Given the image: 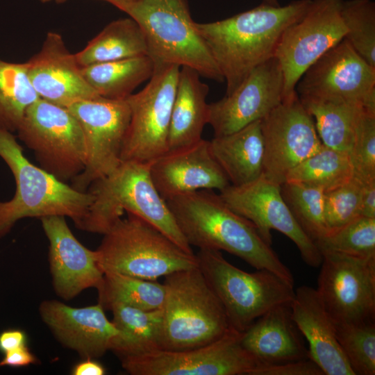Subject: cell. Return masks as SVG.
Instances as JSON below:
<instances>
[{
    "instance_id": "cell-23",
    "label": "cell",
    "mask_w": 375,
    "mask_h": 375,
    "mask_svg": "<svg viewBox=\"0 0 375 375\" xmlns=\"http://www.w3.org/2000/svg\"><path fill=\"white\" fill-rule=\"evenodd\" d=\"M290 306L294 322L308 342V358L324 375H354L337 340L333 320L316 289L299 287Z\"/></svg>"
},
{
    "instance_id": "cell-5",
    "label": "cell",
    "mask_w": 375,
    "mask_h": 375,
    "mask_svg": "<svg viewBox=\"0 0 375 375\" xmlns=\"http://www.w3.org/2000/svg\"><path fill=\"white\" fill-rule=\"evenodd\" d=\"M162 349L210 344L231 327L225 310L198 266L165 276Z\"/></svg>"
},
{
    "instance_id": "cell-8",
    "label": "cell",
    "mask_w": 375,
    "mask_h": 375,
    "mask_svg": "<svg viewBox=\"0 0 375 375\" xmlns=\"http://www.w3.org/2000/svg\"><path fill=\"white\" fill-rule=\"evenodd\" d=\"M197 266L221 302L230 327L244 332L271 308L290 304L294 284L267 269L249 273L227 261L220 251L199 249Z\"/></svg>"
},
{
    "instance_id": "cell-26",
    "label": "cell",
    "mask_w": 375,
    "mask_h": 375,
    "mask_svg": "<svg viewBox=\"0 0 375 375\" xmlns=\"http://www.w3.org/2000/svg\"><path fill=\"white\" fill-rule=\"evenodd\" d=\"M195 70L181 67L172 106L168 150L192 144L201 139L208 124V85Z\"/></svg>"
},
{
    "instance_id": "cell-39",
    "label": "cell",
    "mask_w": 375,
    "mask_h": 375,
    "mask_svg": "<svg viewBox=\"0 0 375 375\" xmlns=\"http://www.w3.org/2000/svg\"><path fill=\"white\" fill-rule=\"evenodd\" d=\"M353 176L362 183L375 181V113L364 110L360 114L350 153Z\"/></svg>"
},
{
    "instance_id": "cell-4",
    "label": "cell",
    "mask_w": 375,
    "mask_h": 375,
    "mask_svg": "<svg viewBox=\"0 0 375 375\" xmlns=\"http://www.w3.org/2000/svg\"><path fill=\"white\" fill-rule=\"evenodd\" d=\"M0 156L16 183L14 197L0 201V238L26 217H68L79 225L92 202L90 192L79 191L31 163L12 132L1 127Z\"/></svg>"
},
{
    "instance_id": "cell-47",
    "label": "cell",
    "mask_w": 375,
    "mask_h": 375,
    "mask_svg": "<svg viewBox=\"0 0 375 375\" xmlns=\"http://www.w3.org/2000/svg\"><path fill=\"white\" fill-rule=\"evenodd\" d=\"M40 1L43 2V3L54 1L56 3H64L67 0H40Z\"/></svg>"
},
{
    "instance_id": "cell-18",
    "label": "cell",
    "mask_w": 375,
    "mask_h": 375,
    "mask_svg": "<svg viewBox=\"0 0 375 375\" xmlns=\"http://www.w3.org/2000/svg\"><path fill=\"white\" fill-rule=\"evenodd\" d=\"M283 88L281 65L272 57L255 68L230 94L208 103V124L215 137L262 119L283 102Z\"/></svg>"
},
{
    "instance_id": "cell-12",
    "label": "cell",
    "mask_w": 375,
    "mask_h": 375,
    "mask_svg": "<svg viewBox=\"0 0 375 375\" xmlns=\"http://www.w3.org/2000/svg\"><path fill=\"white\" fill-rule=\"evenodd\" d=\"M342 1L311 0L305 14L283 33L274 57L283 74V101L297 94V84L306 70L344 38Z\"/></svg>"
},
{
    "instance_id": "cell-19",
    "label": "cell",
    "mask_w": 375,
    "mask_h": 375,
    "mask_svg": "<svg viewBox=\"0 0 375 375\" xmlns=\"http://www.w3.org/2000/svg\"><path fill=\"white\" fill-rule=\"evenodd\" d=\"M49 240V263L56 294L71 300L89 288L97 289L103 280L96 250L82 244L69 228L65 217L49 216L40 219Z\"/></svg>"
},
{
    "instance_id": "cell-11",
    "label": "cell",
    "mask_w": 375,
    "mask_h": 375,
    "mask_svg": "<svg viewBox=\"0 0 375 375\" xmlns=\"http://www.w3.org/2000/svg\"><path fill=\"white\" fill-rule=\"evenodd\" d=\"M242 333L230 328L215 341L184 350H157L119 358L131 375H252L256 360L241 344Z\"/></svg>"
},
{
    "instance_id": "cell-34",
    "label": "cell",
    "mask_w": 375,
    "mask_h": 375,
    "mask_svg": "<svg viewBox=\"0 0 375 375\" xmlns=\"http://www.w3.org/2000/svg\"><path fill=\"white\" fill-rule=\"evenodd\" d=\"M282 197L296 221L315 242L328 233L324 211L325 192L300 183L285 182Z\"/></svg>"
},
{
    "instance_id": "cell-13",
    "label": "cell",
    "mask_w": 375,
    "mask_h": 375,
    "mask_svg": "<svg viewBox=\"0 0 375 375\" xmlns=\"http://www.w3.org/2000/svg\"><path fill=\"white\" fill-rule=\"evenodd\" d=\"M67 108L78 120L84 137L86 161L72 186L86 192L94 181L111 173L122 162L120 153L131 118L126 99L102 97L76 102Z\"/></svg>"
},
{
    "instance_id": "cell-31",
    "label": "cell",
    "mask_w": 375,
    "mask_h": 375,
    "mask_svg": "<svg viewBox=\"0 0 375 375\" xmlns=\"http://www.w3.org/2000/svg\"><path fill=\"white\" fill-rule=\"evenodd\" d=\"M98 303L104 309L122 303L142 310L162 308L165 288L156 280H146L126 274L107 272L97 289Z\"/></svg>"
},
{
    "instance_id": "cell-36",
    "label": "cell",
    "mask_w": 375,
    "mask_h": 375,
    "mask_svg": "<svg viewBox=\"0 0 375 375\" xmlns=\"http://www.w3.org/2000/svg\"><path fill=\"white\" fill-rule=\"evenodd\" d=\"M341 16L347 29L344 39L375 67V3L371 0H343Z\"/></svg>"
},
{
    "instance_id": "cell-1",
    "label": "cell",
    "mask_w": 375,
    "mask_h": 375,
    "mask_svg": "<svg viewBox=\"0 0 375 375\" xmlns=\"http://www.w3.org/2000/svg\"><path fill=\"white\" fill-rule=\"evenodd\" d=\"M310 3L311 0H295L283 6L262 3L222 20L197 23L226 83V95L255 68L274 57L284 31L305 14Z\"/></svg>"
},
{
    "instance_id": "cell-16",
    "label": "cell",
    "mask_w": 375,
    "mask_h": 375,
    "mask_svg": "<svg viewBox=\"0 0 375 375\" xmlns=\"http://www.w3.org/2000/svg\"><path fill=\"white\" fill-rule=\"evenodd\" d=\"M219 194L231 210L255 226L269 245L272 244L271 231H278L297 245L303 260L308 265L320 266L322 253L292 214L282 197L281 185L262 174L248 184L230 185Z\"/></svg>"
},
{
    "instance_id": "cell-38",
    "label": "cell",
    "mask_w": 375,
    "mask_h": 375,
    "mask_svg": "<svg viewBox=\"0 0 375 375\" xmlns=\"http://www.w3.org/2000/svg\"><path fill=\"white\" fill-rule=\"evenodd\" d=\"M362 183L353 176L346 183L325 192L324 211L328 233L360 216Z\"/></svg>"
},
{
    "instance_id": "cell-25",
    "label": "cell",
    "mask_w": 375,
    "mask_h": 375,
    "mask_svg": "<svg viewBox=\"0 0 375 375\" xmlns=\"http://www.w3.org/2000/svg\"><path fill=\"white\" fill-rule=\"evenodd\" d=\"M210 149L230 184L241 186L263 173L264 142L260 120L209 141Z\"/></svg>"
},
{
    "instance_id": "cell-45",
    "label": "cell",
    "mask_w": 375,
    "mask_h": 375,
    "mask_svg": "<svg viewBox=\"0 0 375 375\" xmlns=\"http://www.w3.org/2000/svg\"><path fill=\"white\" fill-rule=\"evenodd\" d=\"M103 1H105L111 3L115 7H117L118 9L122 10L124 8L135 2L138 0H103Z\"/></svg>"
},
{
    "instance_id": "cell-15",
    "label": "cell",
    "mask_w": 375,
    "mask_h": 375,
    "mask_svg": "<svg viewBox=\"0 0 375 375\" xmlns=\"http://www.w3.org/2000/svg\"><path fill=\"white\" fill-rule=\"evenodd\" d=\"M296 88L299 98L356 102L375 113V67L344 38L306 70Z\"/></svg>"
},
{
    "instance_id": "cell-27",
    "label": "cell",
    "mask_w": 375,
    "mask_h": 375,
    "mask_svg": "<svg viewBox=\"0 0 375 375\" xmlns=\"http://www.w3.org/2000/svg\"><path fill=\"white\" fill-rule=\"evenodd\" d=\"M108 310L119 331L110 351L119 358L162 349V308L146 310L115 303Z\"/></svg>"
},
{
    "instance_id": "cell-22",
    "label": "cell",
    "mask_w": 375,
    "mask_h": 375,
    "mask_svg": "<svg viewBox=\"0 0 375 375\" xmlns=\"http://www.w3.org/2000/svg\"><path fill=\"white\" fill-rule=\"evenodd\" d=\"M30 81L40 99L68 107L100 97L85 81L75 53L62 36L49 32L41 49L26 62Z\"/></svg>"
},
{
    "instance_id": "cell-33",
    "label": "cell",
    "mask_w": 375,
    "mask_h": 375,
    "mask_svg": "<svg viewBox=\"0 0 375 375\" xmlns=\"http://www.w3.org/2000/svg\"><path fill=\"white\" fill-rule=\"evenodd\" d=\"M353 176L350 156L322 145L319 150L291 169L285 182L315 186L326 192L346 183Z\"/></svg>"
},
{
    "instance_id": "cell-17",
    "label": "cell",
    "mask_w": 375,
    "mask_h": 375,
    "mask_svg": "<svg viewBox=\"0 0 375 375\" xmlns=\"http://www.w3.org/2000/svg\"><path fill=\"white\" fill-rule=\"evenodd\" d=\"M263 174L282 185L288 172L322 147L312 117L297 93L260 120Z\"/></svg>"
},
{
    "instance_id": "cell-41",
    "label": "cell",
    "mask_w": 375,
    "mask_h": 375,
    "mask_svg": "<svg viewBox=\"0 0 375 375\" xmlns=\"http://www.w3.org/2000/svg\"><path fill=\"white\" fill-rule=\"evenodd\" d=\"M38 361L27 345H24L4 353L3 358L0 360V367H24L36 364Z\"/></svg>"
},
{
    "instance_id": "cell-28",
    "label": "cell",
    "mask_w": 375,
    "mask_h": 375,
    "mask_svg": "<svg viewBox=\"0 0 375 375\" xmlns=\"http://www.w3.org/2000/svg\"><path fill=\"white\" fill-rule=\"evenodd\" d=\"M299 99L312 117L322 144L350 155L358 118L366 109L358 103L342 99Z\"/></svg>"
},
{
    "instance_id": "cell-40",
    "label": "cell",
    "mask_w": 375,
    "mask_h": 375,
    "mask_svg": "<svg viewBox=\"0 0 375 375\" xmlns=\"http://www.w3.org/2000/svg\"><path fill=\"white\" fill-rule=\"evenodd\" d=\"M252 375H324L312 360L306 358L279 364L258 366Z\"/></svg>"
},
{
    "instance_id": "cell-46",
    "label": "cell",
    "mask_w": 375,
    "mask_h": 375,
    "mask_svg": "<svg viewBox=\"0 0 375 375\" xmlns=\"http://www.w3.org/2000/svg\"><path fill=\"white\" fill-rule=\"evenodd\" d=\"M262 3L274 6H280L278 0H262Z\"/></svg>"
},
{
    "instance_id": "cell-32",
    "label": "cell",
    "mask_w": 375,
    "mask_h": 375,
    "mask_svg": "<svg viewBox=\"0 0 375 375\" xmlns=\"http://www.w3.org/2000/svg\"><path fill=\"white\" fill-rule=\"evenodd\" d=\"M39 99L26 62L0 59V127L10 132L17 131L26 110Z\"/></svg>"
},
{
    "instance_id": "cell-30",
    "label": "cell",
    "mask_w": 375,
    "mask_h": 375,
    "mask_svg": "<svg viewBox=\"0 0 375 375\" xmlns=\"http://www.w3.org/2000/svg\"><path fill=\"white\" fill-rule=\"evenodd\" d=\"M154 65L149 55H142L93 64L81 69L85 81L100 97L124 99L151 78Z\"/></svg>"
},
{
    "instance_id": "cell-9",
    "label": "cell",
    "mask_w": 375,
    "mask_h": 375,
    "mask_svg": "<svg viewBox=\"0 0 375 375\" xmlns=\"http://www.w3.org/2000/svg\"><path fill=\"white\" fill-rule=\"evenodd\" d=\"M17 132L40 167L59 180L72 181L84 169L83 133L66 107L40 98L26 110Z\"/></svg>"
},
{
    "instance_id": "cell-7",
    "label": "cell",
    "mask_w": 375,
    "mask_h": 375,
    "mask_svg": "<svg viewBox=\"0 0 375 375\" xmlns=\"http://www.w3.org/2000/svg\"><path fill=\"white\" fill-rule=\"evenodd\" d=\"M103 273L117 272L157 280L197 266L196 256L178 246L142 218L128 213L106 233L96 249Z\"/></svg>"
},
{
    "instance_id": "cell-20",
    "label": "cell",
    "mask_w": 375,
    "mask_h": 375,
    "mask_svg": "<svg viewBox=\"0 0 375 375\" xmlns=\"http://www.w3.org/2000/svg\"><path fill=\"white\" fill-rule=\"evenodd\" d=\"M153 183L163 199L200 190L219 192L230 183L212 156L209 141L168 150L149 162Z\"/></svg>"
},
{
    "instance_id": "cell-43",
    "label": "cell",
    "mask_w": 375,
    "mask_h": 375,
    "mask_svg": "<svg viewBox=\"0 0 375 375\" xmlns=\"http://www.w3.org/2000/svg\"><path fill=\"white\" fill-rule=\"evenodd\" d=\"M360 216L375 218V181L362 183Z\"/></svg>"
},
{
    "instance_id": "cell-3",
    "label": "cell",
    "mask_w": 375,
    "mask_h": 375,
    "mask_svg": "<svg viewBox=\"0 0 375 375\" xmlns=\"http://www.w3.org/2000/svg\"><path fill=\"white\" fill-rule=\"evenodd\" d=\"M87 191L92 200L78 228L103 235L126 211L149 222L186 252L194 253L167 201L153 183L149 162L122 161Z\"/></svg>"
},
{
    "instance_id": "cell-10",
    "label": "cell",
    "mask_w": 375,
    "mask_h": 375,
    "mask_svg": "<svg viewBox=\"0 0 375 375\" xmlns=\"http://www.w3.org/2000/svg\"><path fill=\"white\" fill-rule=\"evenodd\" d=\"M154 64L147 85L127 97L131 118L121 150L122 161L150 162L168 151L172 110L181 67Z\"/></svg>"
},
{
    "instance_id": "cell-42",
    "label": "cell",
    "mask_w": 375,
    "mask_h": 375,
    "mask_svg": "<svg viewBox=\"0 0 375 375\" xmlns=\"http://www.w3.org/2000/svg\"><path fill=\"white\" fill-rule=\"evenodd\" d=\"M26 333L19 328H10L0 333V352H6L26 345Z\"/></svg>"
},
{
    "instance_id": "cell-2",
    "label": "cell",
    "mask_w": 375,
    "mask_h": 375,
    "mask_svg": "<svg viewBox=\"0 0 375 375\" xmlns=\"http://www.w3.org/2000/svg\"><path fill=\"white\" fill-rule=\"evenodd\" d=\"M166 201L190 246L227 251L256 269L271 271L294 284L290 270L255 226L231 210L219 194L200 190Z\"/></svg>"
},
{
    "instance_id": "cell-6",
    "label": "cell",
    "mask_w": 375,
    "mask_h": 375,
    "mask_svg": "<svg viewBox=\"0 0 375 375\" xmlns=\"http://www.w3.org/2000/svg\"><path fill=\"white\" fill-rule=\"evenodd\" d=\"M141 28L155 63L190 67L201 76L224 78L191 17L186 0H138L122 9Z\"/></svg>"
},
{
    "instance_id": "cell-24",
    "label": "cell",
    "mask_w": 375,
    "mask_h": 375,
    "mask_svg": "<svg viewBox=\"0 0 375 375\" xmlns=\"http://www.w3.org/2000/svg\"><path fill=\"white\" fill-rule=\"evenodd\" d=\"M290 305L271 308L242 333L241 344L258 366L308 358L303 335L292 317Z\"/></svg>"
},
{
    "instance_id": "cell-21",
    "label": "cell",
    "mask_w": 375,
    "mask_h": 375,
    "mask_svg": "<svg viewBox=\"0 0 375 375\" xmlns=\"http://www.w3.org/2000/svg\"><path fill=\"white\" fill-rule=\"evenodd\" d=\"M104 310L99 303L74 308L55 299L44 300L38 308L41 319L54 338L83 359L103 356L119 335Z\"/></svg>"
},
{
    "instance_id": "cell-14",
    "label": "cell",
    "mask_w": 375,
    "mask_h": 375,
    "mask_svg": "<svg viewBox=\"0 0 375 375\" xmlns=\"http://www.w3.org/2000/svg\"><path fill=\"white\" fill-rule=\"evenodd\" d=\"M316 289L334 322H375V256L322 252Z\"/></svg>"
},
{
    "instance_id": "cell-29",
    "label": "cell",
    "mask_w": 375,
    "mask_h": 375,
    "mask_svg": "<svg viewBox=\"0 0 375 375\" xmlns=\"http://www.w3.org/2000/svg\"><path fill=\"white\" fill-rule=\"evenodd\" d=\"M148 55L144 35L131 17L108 24L80 51L75 53L81 67Z\"/></svg>"
},
{
    "instance_id": "cell-44",
    "label": "cell",
    "mask_w": 375,
    "mask_h": 375,
    "mask_svg": "<svg viewBox=\"0 0 375 375\" xmlns=\"http://www.w3.org/2000/svg\"><path fill=\"white\" fill-rule=\"evenodd\" d=\"M105 367L94 358H83L76 364L72 369L73 375H104Z\"/></svg>"
},
{
    "instance_id": "cell-37",
    "label": "cell",
    "mask_w": 375,
    "mask_h": 375,
    "mask_svg": "<svg viewBox=\"0 0 375 375\" xmlns=\"http://www.w3.org/2000/svg\"><path fill=\"white\" fill-rule=\"evenodd\" d=\"M320 253L375 256V218L359 216L315 242Z\"/></svg>"
},
{
    "instance_id": "cell-35",
    "label": "cell",
    "mask_w": 375,
    "mask_h": 375,
    "mask_svg": "<svg viewBox=\"0 0 375 375\" xmlns=\"http://www.w3.org/2000/svg\"><path fill=\"white\" fill-rule=\"evenodd\" d=\"M333 322L337 340L354 375H374L375 322Z\"/></svg>"
}]
</instances>
